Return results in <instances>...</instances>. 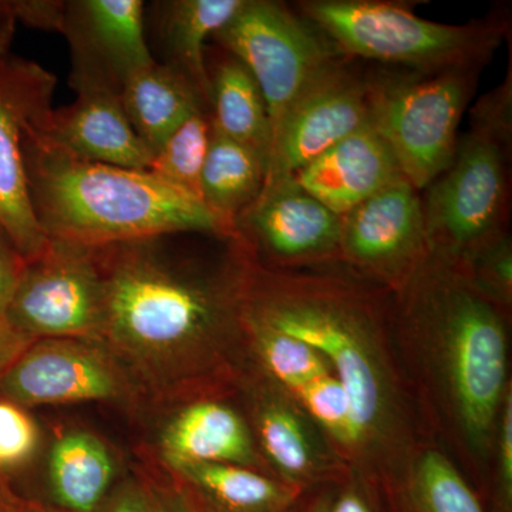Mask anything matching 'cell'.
Segmentation results:
<instances>
[{
	"mask_svg": "<svg viewBox=\"0 0 512 512\" xmlns=\"http://www.w3.org/2000/svg\"><path fill=\"white\" fill-rule=\"evenodd\" d=\"M397 296L403 323L440 348L448 392L467 436L478 446L487 443L507 392L503 309L460 266L431 254Z\"/></svg>",
	"mask_w": 512,
	"mask_h": 512,
	"instance_id": "cell-4",
	"label": "cell"
},
{
	"mask_svg": "<svg viewBox=\"0 0 512 512\" xmlns=\"http://www.w3.org/2000/svg\"><path fill=\"white\" fill-rule=\"evenodd\" d=\"M235 231L261 264L340 259V217L303 190L293 175L265 183L239 215Z\"/></svg>",
	"mask_w": 512,
	"mask_h": 512,
	"instance_id": "cell-15",
	"label": "cell"
},
{
	"mask_svg": "<svg viewBox=\"0 0 512 512\" xmlns=\"http://www.w3.org/2000/svg\"><path fill=\"white\" fill-rule=\"evenodd\" d=\"M163 412L167 416L154 443L161 471L195 464H234L266 473L248 420L229 404L202 396Z\"/></svg>",
	"mask_w": 512,
	"mask_h": 512,
	"instance_id": "cell-17",
	"label": "cell"
},
{
	"mask_svg": "<svg viewBox=\"0 0 512 512\" xmlns=\"http://www.w3.org/2000/svg\"><path fill=\"white\" fill-rule=\"evenodd\" d=\"M18 23L39 30L56 32L62 0H12Z\"/></svg>",
	"mask_w": 512,
	"mask_h": 512,
	"instance_id": "cell-36",
	"label": "cell"
},
{
	"mask_svg": "<svg viewBox=\"0 0 512 512\" xmlns=\"http://www.w3.org/2000/svg\"><path fill=\"white\" fill-rule=\"evenodd\" d=\"M120 100L131 126L154 154L192 114L211 110L210 100L187 74L158 62L131 76Z\"/></svg>",
	"mask_w": 512,
	"mask_h": 512,
	"instance_id": "cell-23",
	"label": "cell"
},
{
	"mask_svg": "<svg viewBox=\"0 0 512 512\" xmlns=\"http://www.w3.org/2000/svg\"><path fill=\"white\" fill-rule=\"evenodd\" d=\"M211 136V110L197 111L158 148L148 173L201 201V175Z\"/></svg>",
	"mask_w": 512,
	"mask_h": 512,
	"instance_id": "cell-28",
	"label": "cell"
},
{
	"mask_svg": "<svg viewBox=\"0 0 512 512\" xmlns=\"http://www.w3.org/2000/svg\"><path fill=\"white\" fill-rule=\"evenodd\" d=\"M45 450V429L32 410L0 397V477L22 495Z\"/></svg>",
	"mask_w": 512,
	"mask_h": 512,
	"instance_id": "cell-29",
	"label": "cell"
},
{
	"mask_svg": "<svg viewBox=\"0 0 512 512\" xmlns=\"http://www.w3.org/2000/svg\"><path fill=\"white\" fill-rule=\"evenodd\" d=\"M328 512H397L392 495H379L362 484H346L329 493Z\"/></svg>",
	"mask_w": 512,
	"mask_h": 512,
	"instance_id": "cell-34",
	"label": "cell"
},
{
	"mask_svg": "<svg viewBox=\"0 0 512 512\" xmlns=\"http://www.w3.org/2000/svg\"><path fill=\"white\" fill-rule=\"evenodd\" d=\"M460 266L478 291L487 296L501 309L511 303L512 291V244L510 232L488 242L483 248L461 261Z\"/></svg>",
	"mask_w": 512,
	"mask_h": 512,
	"instance_id": "cell-31",
	"label": "cell"
},
{
	"mask_svg": "<svg viewBox=\"0 0 512 512\" xmlns=\"http://www.w3.org/2000/svg\"><path fill=\"white\" fill-rule=\"evenodd\" d=\"M0 397L32 410L42 406L104 403L143 412L136 383L99 340L39 339L0 376Z\"/></svg>",
	"mask_w": 512,
	"mask_h": 512,
	"instance_id": "cell-10",
	"label": "cell"
},
{
	"mask_svg": "<svg viewBox=\"0 0 512 512\" xmlns=\"http://www.w3.org/2000/svg\"><path fill=\"white\" fill-rule=\"evenodd\" d=\"M244 348L252 350L256 362L269 379L295 394L319 377L333 375L332 366L318 350L242 312Z\"/></svg>",
	"mask_w": 512,
	"mask_h": 512,
	"instance_id": "cell-26",
	"label": "cell"
},
{
	"mask_svg": "<svg viewBox=\"0 0 512 512\" xmlns=\"http://www.w3.org/2000/svg\"><path fill=\"white\" fill-rule=\"evenodd\" d=\"M483 70L369 74V124L404 180L423 192L453 163L458 126Z\"/></svg>",
	"mask_w": 512,
	"mask_h": 512,
	"instance_id": "cell-6",
	"label": "cell"
},
{
	"mask_svg": "<svg viewBox=\"0 0 512 512\" xmlns=\"http://www.w3.org/2000/svg\"><path fill=\"white\" fill-rule=\"evenodd\" d=\"M242 312L325 356L352 402L359 447L382 436L394 392L379 350L383 312L369 292L346 279L269 268L251 255Z\"/></svg>",
	"mask_w": 512,
	"mask_h": 512,
	"instance_id": "cell-2",
	"label": "cell"
},
{
	"mask_svg": "<svg viewBox=\"0 0 512 512\" xmlns=\"http://www.w3.org/2000/svg\"><path fill=\"white\" fill-rule=\"evenodd\" d=\"M212 40L254 76L272 133L309 83L346 57L298 10L276 0H245Z\"/></svg>",
	"mask_w": 512,
	"mask_h": 512,
	"instance_id": "cell-8",
	"label": "cell"
},
{
	"mask_svg": "<svg viewBox=\"0 0 512 512\" xmlns=\"http://www.w3.org/2000/svg\"><path fill=\"white\" fill-rule=\"evenodd\" d=\"M392 498L397 512H488L466 478L436 451L421 457Z\"/></svg>",
	"mask_w": 512,
	"mask_h": 512,
	"instance_id": "cell-27",
	"label": "cell"
},
{
	"mask_svg": "<svg viewBox=\"0 0 512 512\" xmlns=\"http://www.w3.org/2000/svg\"><path fill=\"white\" fill-rule=\"evenodd\" d=\"M147 474L151 483H153L164 512H194L181 491L171 483L170 478L165 476L164 473L160 471V473Z\"/></svg>",
	"mask_w": 512,
	"mask_h": 512,
	"instance_id": "cell-37",
	"label": "cell"
},
{
	"mask_svg": "<svg viewBox=\"0 0 512 512\" xmlns=\"http://www.w3.org/2000/svg\"><path fill=\"white\" fill-rule=\"evenodd\" d=\"M56 76L42 64L10 55L0 60V225L26 261L45 249L30 201L25 164L29 127L52 110Z\"/></svg>",
	"mask_w": 512,
	"mask_h": 512,
	"instance_id": "cell-12",
	"label": "cell"
},
{
	"mask_svg": "<svg viewBox=\"0 0 512 512\" xmlns=\"http://www.w3.org/2000/svg\"><path fill=\"white\" fill-rule=\"evenodd\" d=\"M16 20L12 0H0V60L10 55L13 39H15Z\"/></svg>",
	"mask_w": 512,
	"mask_h": 512,
	"instance_id": "cell-39",
	"label": "cell"
},
{
	"mask_svg": "<svg viewBox=\"0 0 512 512\" xmlns=\"http://www.w3.org/2000/svg\"><path fill=\"white\" fill-rule=\"evenodd\" d=\"M30 510H32V501L20 495L12 484L0 477V512H30Z\"/></svg>",
	"mask_w": 512,
	"mask_h": 512,
	"instance_id": "cell-40",
	"label": "cell"
},
{
	"mask_svg": "<svg viewBox=\"0 0 512 512\" xmlns=\"http://www.w3.org/2000/svg\"><path fill=\"white\" fill-rule=\"evenodd\" d=\"M265 175L264 158L212 126L210 150L201 175V201L235 234V222L261 194Z\"/></svg>",
	"mask_w": 512,
	"mask_h": 512,
	"instance_id": "cell-25",
	"label": "cell"
},
{
	"mask_svg": "<svg viewBox=\"0 0 512 512\" xmlns=\"http://www.w3.org/2000/svg\"><path fill=\"white\" fill-rule=\"evenodd\" d=\"M56 32L69 45V86L77 94L120 96L131 76L156 62L143 0H62Z\"/></svg>",
	"mask_w": 512,
	"mask_h": 512,
	"instance_id": "cell-11",
	"label": "cell"
},
{
	"mask_svg": "<svg viewBox=\"0 0 512 512\" xmlns=\"http://www.w3.org/2000/svg\"><path fill=\"white\" fill-rule=\"evenodd\" d=\"M42 461V494L36 501L66 512L96 511L124 474L110 444L82 427L57 433Z\"/></svg>",
	"mask_w": 512,
	"mask_h": 512,
	"instance_id": "cell-19",
	"label": "cell"
},
{
	"mask_svg": "<svg viewBox=\"0 0 512 512\" xmlns=\"http://www.w3.org/2000/svg\"><path fill=\"white\" fill-rule=\"evenodd\" d=\"M25 164L30 201L47 238L96 248L165 232L238 237L201 201L147 170L76 160L28 134Z\"/></svg>",
	"mask_w": 512,
	"mask_h": 512,
	"instance_id": "cell-3",
	"label": "cell"
},
{
	"mask_svg": "<svg viewBox=\"0 0 512 512\" xmlns=\"http://www.w3.org/2000/svg\"><path fill=\"white\" fill-rule=\"evenodd\" d=\"M94 512H164L147 473L121 476Z\"/></svg>",
	"mask_w": 512,
	"mask_h": 512,
	"instance_id": "cell-33",
	"label": "cell"
},
{
	"mask_svg": "<svg viewBox=\"0 0 512 512\" xmlns=\"http://www.w3.org/2000/svg\"><path fill=\"white\" fill-rule=\"evenodd\" d=\"M470 130L491 138L511 153L512 147V70L500 86L481 97L471 109Z\"/></svg>",
	"mask_w": 512,
	"mask_h": 512,
	"instance_id": "cell-32",
	"label": "cell"
},
{
	"mask_svg": "<svg viewBox=\"0 0 512 512\" xmlns=\"http://www.w3.org/2000/svg\"><path fill=\"white\" fill-rule=\"evenodd\" d=\"M251 383L247 389L248 423L258 450L274 464L279 480L299 490L323 480L326 467L301 414L278 390Z\"/></svg>",
	"mask_w": 512,
	"mask_h": 512,
	"instance_id": "cell-22",
	"label": "cell"
},
{
	"mask_svg": "<svg viewBox=\"0 0 512 512\" xmlns=\"http://www.w3.org/2000/svg\"><path fill=\"white\" fill-rule=\"evenodd\" d=\"M306 413L320 424L340 446L359 448L352 402L335 375L319 377L293 394Z\"/></svg>",
	"mask_w": 512,
	"mask_h": 512,
	"instance_id": "cell-30",
	"label": "cell"
},
{
	"mask_svg": "<svg viewBox=\"0 0 512 512\" xmlns=\"http://www.w3.org/2000/svg\"><path fill=\"white\" fill-rule=\"evenodd\" d=\"M104 278L99 342L147 406L202 397L244 348L248 248L238 237L165 232L96 247Z\"/></svg>",
	"mask_w": 512,
	"mask_h": 512,
	"instance_id": "cell-1",
	"label": "cell"
},
{
	"mask_svg": "<svg viewBox=\"0 0 512 512\" xmlns=\"http://www.w3.org/2000/svg\"><path fill=\"white\" fill-rule=\"evenodd\" d=\"M161 473L208 512H289L303 493L264 471L234 464H195Z\"/></svg>",
	"mask_w": 512,
	"mask_h": 512,
	"instance_id": "cell-21",
	"label": "cell"
},
{
	"mask_svg": "<svg viewBox=\"0 0 512 512\" xmlns=\"http://www.w3.org/2000/svg\"><path fill=\"white\" fill-rule=\"evenodd\" d=\"M296 183L338 217L402 180L382 137L366 124L293 174Z\"/></svg>",
	"mask_w": 512,
	"mask_h": 512,
	"instance_id": "cell-18",
	"label": "cell"
},
{
	"mask_svg": "<svg viewBox=\"0 0 512 512\" xmlns=\"http://www.w3.org/2000/svg\"><path fill=\"white\" fill-rule=\"evenodd\" d=\"M104 278L96 248L49 238L26 261L6 309L5 325L23 338L99 339Z\"/></svg>",
	"mask_w": 512,
	"mask_h": 512,
	"instance_id": "cell-9",
	"label": "cell"
},
{
	"mask_svg": "<svg viewBox=\"0 0 512 512\" xmlns=\"http://www.w3.org/2000/svg\"><path fill=\"white\" fill-rule=\"evenodd\" d=\"M342 57L301 93L272 133L265 183L289 177L369 124V74Z\"/></svg>",
	"mask_w": 512,
	"mask_h": 512,
	"instance_id": "cell-13",
	"label": "cell"
},
{
	"mask_svg": "<svg viewBox=\"0 0 512 512\" xmlns=\"http://www.w3.org/2000/svg\"><path fill=\"white\" fill-rule=\"evenodd\" d=\"M511 153L468 130L453 163L421 194L430 254L458 262L508 232Z\"/></svg>",
	"mask_w": 512,
	"mask_h": 512,
	"instance_id": "cell-7",
	"label": "cell"
},
{
	"mask_svg": "<svg viewBox=\"0 0 512 512\" xmlns=\"http://www.w3.org/2000/svg\"><path fill=\"white\" fill-rule=\"evenodd\" d=\"M244 3L245 0H157L146 5L151 55L156 62L187 74L210 100L205 42L227 25Z\"/></svg>",
	"mask_w": 512,
	"mask_h": 512,
	"instance_id": "cell-20",
	"label": "cell"
},
{
	"mask_svg": "<svg viewBox=\"0 0 512 512\" xmlns=\"http://www.w3.org/2000/svg\"><path fill=\"white\" fill-rule=\"evenodd\" d=\"M207 69L212 126L225 137L254 150L268 165L271 121L254 76L238 59L221 49L214 57L207 53Z\"/></svg>",
	"mask_w": 512,
	"mask_h": 512,
	"instance_id": "cell-24",
	"label": "cell"
},
{
	"mask_svg": "<svg viewBox=\"0 0 512 512\" xmlns=\"http://www.w3.org/2000/svg\"><path fill=\"white\" fill-rule=\"evenodd\" d=\"M429 256L421 192L404 178L340 217V259L396 293Z\"/></svg>",
	"mask_w": 512,
	"mask_h": 512,
	"instance_id": "cell-14",
	"label": "cell"
},
{
	"mask_svg": "<svg viewBox=\"0 0 512 512\" xmlns=\"http://www.w3.org/2000/svg\"><path fill=\"white\" fill-rule=\"evenodd\" d=\"M329 493L299 495L289 512H328Z\"/></svg>",
	"mask_w": 512,
	"mask_h": 512,
	"instance_id": "cell-41",
	"label": "cell"
},
{
	"mask_svg": "<svg viewBox=\"0 0 512 512\" xmlns=\"http://www.w3.org/2000/svg\"><path fill=\"white\" fill-rule=\"evenodd\" d=\"M25 264L26 259L0 225V325H5L6 309Z\"/></svg>",
	"mask_w": 512,
	"mask_h": 512,
	"instance_id": "cell-35",
	"label": "cell"
},
{
	"mask_svg": "<svg viewBox=\"0 0 512 512\" xmlns=\"http://www.w3.org/2000/svg\"><path fill=\"white\" fill-rule=\"evenodd\" d=\"M295 5L343 56L416 73L483 70L510 33L505 9L464 25H446L416 15L417 2L302 0Z\"/></svg>",
	"mask_w": 512,
	"mask_h": 512,
	"instance_id": "cell-5",
	"label": "cell"
},
{
	"mask_svg": "<svg viewBox=\"0 0 512 512\" xmlns=\"http://www.w3.org/2000/svg\"><path fill=\"white\" fill-rule=\"evenodd\" d=\"M181 494H183V493H181ZM185 500H187V498H185ZM188 504H190V507L192 508V511H194V512H208V511H205L204 508L197 507V505L190 503V501H188Z\"/></svg>",
	"mask_w": 512,
	"mask_h": 512,
	"instance_id": "cell-43",
	"label": "cell"
},
{
	"mask_svg": "<svg viewBox=\"0 0 512 512\" xmlns=\"http://www.w3.org/2000/svg\"><path fill=\"white\" fill-rule=\"evenodd\" d=\"M28 136L40 146L89 163L148 170L154 157L117 94L79 93L70 106L47 111L29 127Z\"/></svg>",
	"mask_w": 512,
	"mask_h": 512,
	"instance_id": "cell-16",
	"label": "cell"
},
{
	"mask_svg": "<svg viewBox=\"0 0 512 512\" xmlns=\"http://www.w3.org/2000/svg\"><path fill=\"white\" fill-rule=\"evenodd\" d=\"M30 343L32 340L23 338L6 325H0V376Z\"/></svg>",
	"mask_w": 512,
	"mask_h": 512,
	"instance_id": "cell-38",
	"label": "cell"
},
{
	"mask_svg": "<svg viewBox=\"0 0 512 512\" xmlns=\"http://www.w3.org/2000/svg\"><path fill=\"white\" fill-rule=\"evenodd\" d=\"M30 512H66L63 510H59V508L52 507V505L37 503V501H32V510Z\"/></svg>",
	"mask_w": 512,
	"mask_h": 512,
	"instance_id": "cell-42",
	"label": "cell"
}]
</instances>
